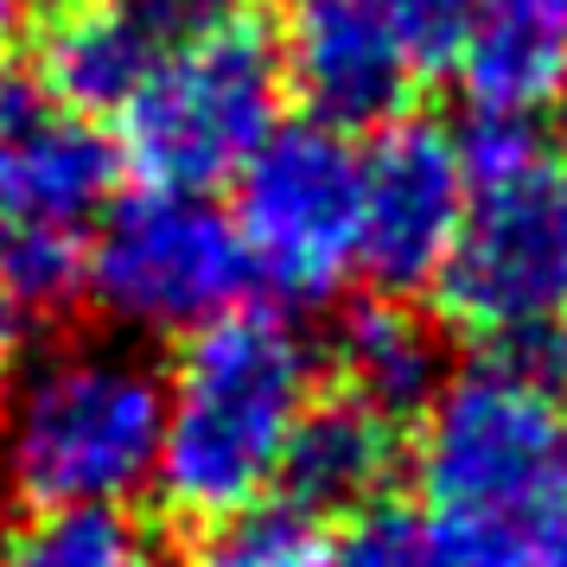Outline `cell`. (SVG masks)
<instances>
[{"mask_svg": "<svg viewBox=\"0 0 567 567\" xmlns=\"http://www.w3.org/2000/svg\"><path fill=\"white\" fill-rule=\"evenodd\" d=\"M414 414V504L460 567H567L561 383L516 351H478Z\"/></svg>", "mask_w": 567, "mask_h": 567, "instance_id": "6da1fadb", "label": "cell"}, {"mask_svg": "<svg viewBox=\"0 0 567 567\" xmlns=\"http://www.w3.org/2000/svg\"><path fill=\"white\" fill-rule=\"evenodd\" d=\"M154 491L185 523H217L281 491L287 446L319 395V351L281 307H230L159 370Z\"/></svg>", "mask_w": 567, "mask_h": 567, "instance_id": "7a4b0ae2", "label": "cell"}, {"mask_svg": "<svg viewBox=\"0 0 567 567\" xmlns=\"http://www.w3.org/2000/svg\"><path fill=\"white\" fill-rule=\"evenodd\" d=\"M465 217L434 275L440 319L478 351H523L567 319V173L536 122L472 115Z\"/></svg>", "mask_w": 567, "mask_h": 567, "instance_id": "3957f363", "label": "cell"}, {"mask_svg": "<svg viewBox=\"0 0 567 567\" xmlns=\"http://www.w3.org/2000/svg\"><path fill=\"white\" fill-rule=\"evenodd\" d=\"M159 370L122 338L39 344L0 383V485L20 504H134L154 491Z\"/></svg>", "mask_w": 567, "mask_h": 567, "instance_id": "277c9868", "label": "cell"}, {"mask_svg": "<svg viewBox=\"0 0 567 567\" xmlns=\"http://www.w3.org/2000/svg\"><path fill=\"white\" fill-rule=\"evenodd\" d=\"M249 261L217 192L115 185L83 230V293L128 338H192L249 293Z\"/></svg>", "mask_w": 567, "mask_h": 567, "instance_id": "5b68a950", "label": "cell"}, {"mask_svg": "<svg viewBox=\"0 0 567 567\" xmlns=\"http://www.w3.org/2000/svg\"><path fill=\"white\" fill-rule=\"evenodd\" d=\"M115 115H122L115 154L147 185L224 192L281 122L275 45L249 20L217 27L210 39L166 58Z\"/></svg>", "mask_w": 567, "mask_h": 567, "instance_id": "8992f818", "label": "cell"}, {"mask_svg": "<svg viewBox=\"0 0 567 567\" xmlns=\"http://www.w3.org/2000/svg\"><path fill=\"white\" fill-rule=\"evenodd\" d=\"M249 281L281 307H326L358 275V141L326 122H275L230 179Z\"/></svg>", "mask_w": 567, "mask_h": 567, "instance_id": "52a82bcc", "label": "cell"}, {"mask_svg": "<svg viewBox=\"0 0 567 567\" xmlns=\"http://www.w3.org/2000/svg\"><path fill=\"white\" fill-rule=\"evenodd\" d=\"M268 45L281 96L338 134H370L409 115L414 83L427 71V52L383 0H281Z\"/></svg>", "mask_w": 567, "mask_h": 567, "instance_id": "ba28073f", "label": "cell"}, {"mask_svg": "<svg viewBox=\"0 0 567 567\" xmlns=\"http://www.w3.org/2000/svg\"><path fill=\"white\" fill-rule=\"evenodd\" d=\"M465 192L472 179L453 128L421 115L370 128V147H358V275H370L377 293L434 287L465 217Z\"/></svg>", "mask_w": 567, "mask_h": 567, "instance_id": "9c48e42d", "label": "cell"}, {"mask_svg": "<svg viewBox=\"0 0 567 567\" xmlns=\"http://www.w3.org/2000/svg\"><path fill=\"white\" fill-rule=\"evenodd\" d=\"M236 20L249 0H64L39 32V83L83 115H115L173 52Z\"/></svg>", "mask_w": 567, "mask_h": 567, "instance_id": "30bf717a", "label": "cell"}, {"mask_svg": "<svg viewBox=\"0 0 567 567\" xmlns=\"http://www.w3.org/2000/svg\"><path fill=\"white\" fill-rule=\"evenodd\" d=\"M122 185V154L96 115L45 83H0V236H78Z\"/></svg>", "mask_w": 567, "mask_h": 567, "instance_id": "8fae6325", "label": "cell"}, {"mask_svg": "<svg viewBox=\"0 0 567 567\" xmlns=\"http://www.w3.org/2000/svg\"><path fill=\"white\" fill-rule=\"evenodd\" d=\"M446 58L472 115L536 122L567 96V0H472Z\"/></svg>", "mask_w": 567, "mask_h": 567, "instance_id": "7c38bea8", "label": "cell"}, {"mask_svg": "<svg viewBox=\"0 0 567 567\" xmlns=\"http://www.w3.org/2000/svg\"><path fill=\"white\" fill-rule=\"evenodd\" d=\"M395 465H402L395 414L370 409L344 389H319L293 446H287L281 491L312 516H351L363 504L389 497Z\"/></svg>", "mask_w": 567, "mask_h": 567, "instance_id": "4fadbf2b", "label": "cell"}, {"mask_svg": "<svg viewBox=\"0 0 567 567\" xmlns=\"http://www.w3.org/2000/svg\"><path fill=\"white\" fill-rule=\"evenodd\" d=\"M326 363H332V383L344 395H358L395 421L421 409L446 377L440 326L409 307V293H377V300L344 312Z\"/></svg>", "mask_w": 567, "mask_h": 567, "instance_id": "5bb4252c", "label": "cell"}, {"mask_svg": "<svg viewBox=\"0 0 567 567\" xmlns=\"http://www.w3.org/2000/svg\"><path fill=\"white\" fill-rule=\"evenodd\" d=\"M0 567H166L128 504H27L0 529Z\"/></svg>", "mask_w": 567, "mask_h": 567, "instance_id": "9a60e30c", "label": "cell"}, {"mask_svg": "<svg viewBox=\"0 0 567 567\" xmlns=\"http://www.w3.org/2000/svg\"><path fill=\"white\" fill-rule=\"evenodd\" d=\"M179 567H332V529L293 497H261L249 511L198 523Z\"/></svg>", "mask_w": 567, "mask_h": 567, "instance_id": "2e32d148", "label": "cell"}, {"mask_svg": "<svg viewBox=\"0 0 567 567\" xmlns=\"http://www.w3.org/2000/svg\"><path fill=\"white\" fill-rule=\"evenodd\" d=\"M332 567H460L421 504H395L377 497L351 511V523L332 536Z\"/></svg>", "mask_w": 567, "mask_h": 567, "instance_id": "e0dca14e", "label": "cell"}, {"mask_svg": "<svg viewBox=\"0 0 567 567\" xmlns=\"http://www.w3.org/2000/svg\"><path fill=\"white\" fill-rule=\"evenodd\" d=\"M45 319H52V312L39 307L27 287L0 268V383H7V377H13L39 344H45V338H39V332H45Z\"/></svg>", "mask_w": 567, "mask_h": 567, "instance_id": "ac0fdd59", "label": "cell"}, {"mask_svg": "<svg viewBox=\"0 0 567 567\" xmlns=\"http://www.w3.org/2000/svg\"><path fill=\"white\" fill-rule=\"evenodd\" d=\"M383 7L402 20V27H409V39L427 52V64L453 52V39H460L465 13H472V0H383Z\"/></svg>", "mask_w": 567, "mask_h": 567, "instance_id": "d6986e66", "label": "cell"}, {"mask_svg": "<svg viewBox=\"0 0 567 567\" xmlns=\"http://www.w3.org/2000/svg\"><path fill=\"white\" fill-rule=\"evenodd\" d=\"M20 39H27V0H0V71L20 52Z\"/></svg>", "mask_w": 567, "mask_h": 567, "instance_id": "ffe728a7", "label": "cell"}, {"mask_svg": "<svg viewBox=\"0 0 567 567\" xmlns=\"http://www.w3.org/2000/svg\"><path fill=\"white\" fill-rule=\"evenodd\" d=\"M555 383H561V395H567V319L555 326Z\"/></svg>", "mask_w": 567, "mask_h": 567, "instance_id": "44dd1931", "label": "cell"}, {"mask_svg": "<svg viewBox=\"0 0 567 567\" xmlns=\"http://www.w3.org/2000/svg\"><path fill=\"white\" fill-rule=\"evenodd\" d=\"M561 103H567V96H561Z\"/></svg>", "mask_w": 567, "mask_h": 567, "instance_id": "7402d4cb", "label": "cell"}]
</instances>
